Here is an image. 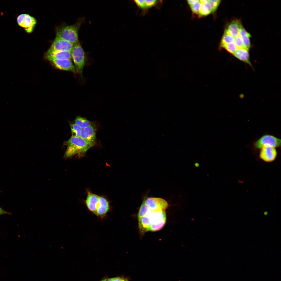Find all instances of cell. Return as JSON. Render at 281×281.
Segmentation results:
<instances>
[{"mask_svg":"<svg viewBox=\"0 0 281 281\" xmlns=\"http://www.w3.org/2000/svg\"><path fill=\"white\" fill-rule=\"evenodd\" d=\"M195 166L196 167H198L199 166V164L198 163H195L194 164Z\"/></svg>","mask_w":281,"mask_h":281,"instance_id":"obj_32","label":"cell"},{"mask_svg":"<svg viewBox=\"0 0 281 281\" xmlns=\"http://www.w3.org/2000/svg\"><path fill=\"white\" fill-rule=\"evenodd\" d=\"M211 13H212V9L209 0L202 4L200 11L199 14L200 16H205Z\"/></svg>","mask_w":281,"mask_h":281,"instance_id":"obj_18","label":"cell"},{"mask_svg":"<svg viewBox=\"0 0 281 281\" xmlns=\"http://www.w3.org/2000/svg\"><path fill=\"white\" fill-rule=\"evenodd\" d=\"M45 57L48 60L51 59H61L72 60V59L71 52L55 50L49 48L45 54Z\"/></svg>","mask_w":281,"mask_h":281,"instance_id":"obj_11","label":"cell"},{"mask_svg":"<svg viewBox=\"0 0 281 281\" xmlns=\"http://www.w3.org/2000/svg\"><path fill=\"white\" fill-rule=\"evenodd\" d=\"M277 154L276 148L271 146H265L260 149L259 156L265 162H269L275 160Z\"/></svg>","mask_w":281,"mask_h":281,"instance_id":"obj_10","label":"cell"},{"mask_svg":"<svg viewBox=\"0 0 281 281\" xmlns=\"http://www.w3.org/2000/svg\"><path fill=\"white\" fill-rule=\"evenodd\" d=\"M9 213L8 212L5 211L0 207V215Z\"/></svg>","mask_w":281,"mask_h":281,"instance_id":"obj_31","label":"cell"},{"mask_svg":"<svg viewBox=\"0 0 281 281\" xmlns=\"http://www.w3.org/2000/svg\"><path fill=\"white\" fill-rule=\"evenodd\" d=\"M239 35L241 38L245 48L249 50L251 47L250 38L251 35L245 30L242 25L239 30Z\"/></svg>","mask_w":281,"mask_h":281,"instance_id":"obj_17","label":"cell"},{"mask_svg":"<svg viewBox=\"0 0 281 281\" xmlns=\"http://www.w3.org/2000/svg\"><path fill=\"white\" fill-rule=\"evenodd\" d=\"M234 43L238 48L246 49L244 46L242 40L239 34L238 36L234 38Z\"/></svg>","mask_w":281,"mask_h":281,"instance_id":"obj_26","label":"cell"},{"mask_svg":"<svg viewBox=\"0 0 281 281\" xmlns=\"http://www.w3.org/2000/svg\"><path fill=\"white\" fill-rule=\"evenodd\" d=\"M138 220L139 229L141 232L145 233L148 231H157L164 225L166 215L165 211H152Z\"/></svg>","mask_w":281,"mask_h":281,"instance_id":"obj_1","label":"cell"},{"mask_svg":"<svg viewBox=\"0 0 281 281\" xmlns=\"http://www.w3.org/2000/svg\"><path fill=\"white\" fill-rule=\"evenodd\" d=\"M234 37L224 33L221 40L220 46L234 43Z\"/></svg>","mask_w":281,"mask_h":281,"instance_id":"obj_22","label":"cell"},{"mask_svg":"<svg viewBox=\"0 0 281 281\" xmlns=\"http://www.w3.org/2000/svg\"><path fill=\"white\" fill-rule=\"evenodd\" d=\"M72 136L80 137L82 129L79 125L75 123H70Z\"/></svg>","mask_w":281,"mask_h":281,"instance_id":"obj_21","label":"cell"},{"mask_svg":"<svg viewBox=\"0 0 281 281\" xmlns=\"http://www.w3.org/2000/svg\"><path fill=\"white\" fill-rule=\"evenodd\" d=\"M74 44L68 41L56 37L49 49L55 50L71 52Z\"/></svg>","mask_w":281,"mask_h":281,"instance_id":"obj_9","label":"cell"},{"mask_svg":"<svg viewBox=\"0 0 281 281\" xmlns=\"http://www.w3.org/2000/svg\"><path fill=\"white\" fill-rule=\"evenodd\" d=\"M233 55L239 60L252 67L248 50L245 48H238Z\"/></svg>","mask_w":281,"mask_h":281,"instance_id":"obj_16","label":"cell"},{"mask_svg":"<svg viewBox=\"0 0 281 281\" xmlns=\"http://www.w3.org/2000/svg\"><path fill=\"white\" fill-rule=\"evenodd\" d=\"M109 202L103 196H99L98 203L95 215L103 218L105 217L110 210Z\"/></svg>","mask_w":281,"mask_h":281,"instance_id":"obj_12","label":"cell"},{"mask_svg":"<svg viewBox=\"0 0 281 281\" xmlns=\"http://www.w3.org/2000/svg\"><path fill=\"white\" fill-rule=\"evenodd\" d=\"M146 11L148 9L154 7L158 3V1L156 0H144Z\"/></svg>","mask_w":281,"mask_h":281,"instance_id":"obj_25","label":"cell"},{"mask_svg":"<svg viewBox=\"0 0 281 281\" xmlns=\"http://www.w3.org/2000/svg\"><path fill=\"white\" fill-rule=\"evenodd\" d=\"M96 129L92 124L82 129L80 137L91 143L95 144Z\"/></svg>","mask_w":281,"mask_h":281,"instance_id":"obj_13","label":"cell"},{"mask_svg":"<svg viewBox=\"0 0 281 281\" xmlns=\"http://www.w3.org/2000/svg\"><path fill=\"white\" fill-rule=\"evenodd\" d=\"M281 139L273 135L269 134L263 135L257 140L254 144L256 149H259L265 146L277 148L280 146Z\"/></svg>","mask_w":281,"mask_h":281,"instance_id":"obj_5","label":"cell"},{"mask_svg":"<svg viewBox=\"0 0 281 281\" xmlns=\"http://www.w3.org/2000/svg\"><path fill=\"white\" fill-rule=\"evenodd\" d=\"M201 5L202 4L199 0V1L196 3L190 6L191 11L194 13L199 15L200 11Z\"/></svg>","mask_w":281,"mask_h":281,"instance_id":"obj_24","label":"cell"},{"mask_svg":"<svg viewBox=\"0 0 281 281\" xmlns=\"http://www.w3.org/2000/svg\"><path fill=\"white\" fill-rule=\"evenodd\" d=\"M56 68L76 73L75 67L72 60L66 59H51L48 60Z\"/></svg>","mask_w":281,"mask_h":281,"instance_id":"obj_8","label":"cell"},{"mask_svg":"<svg viewBox=\"0 0 281 281\" xmlns=\"http://www.w3.org/2000/svg\"><path fill=\"white\" fill-rule=\"evenodd\" d=\"M67 145L64 157L67 158L78 155L83 156L94 144L90 143L80 137L72 136L65 143Z\"/></svg>","mask_w":281,"mask_h":281,"instance_id":"obj_2","label":"cell"},{"mask_svg":"<svg viewBox=\"0 0 281 281\" xmlns=\"http://www.w3.org/2000/svg\"><path fill=\"white\" fill-rule=\"evenodd\" d=\"M220 46L221 48L225 49L228 52L232 55L238 49L237 47L234 42L222 45Z\"/></svg>","mask_w":281,"mask_h":281,"instance_id":"obj_23","label":"cell"},{"mask_svg":"<svg viewBox=\"0 0 281 281\" xmlns=\"http://www.w3.org/2000/svg\"><path fill=\"white\" fill-rule=\"evenodd\" d=\"M242 25L239 20H233L228 25L224 33L235 38L238 35L239 30Z\"/></svg>","mask_w":281,"mask_h":281,"instance_id":"obj_15","label":"cell"},{"mask_svg":"<svg viewBox=\"0 0 281 281\" xmlns=\"http://www.w3.org/2000/svg\"><path fill=\"white\" fill-rule=\"evenodd\" d=\"M210 4L212 9V12L216 11L221 1L219 0H209Z\"/></svg>","mask_w":281,"mask_h":281,"instance_id":"obj_27","label":"cell"},{"mask_svg":"<svg viewBox=\"0 0 281 281\" xmlns=\"http://www.w3.org/2000/svg\"><path fill=\"white\" fill-rule=\"evenodd\" d=\"M134 2L140 9L144 12L146 11L144 0H135Z\"/></svg>","mask_w":281,"mask_h":281,"instance_id":"obj_28","label":"cell"},{"mask_svg":"<svg viewBox=\"0 0 281 281\" xmlns=\"http://www.w3.org/2000/svg\"><path fill=\"white\" fill-rule=\"evenodd\" d=\"M71 52L76 73L81 75L86 64V56L85 52L79 42L74 44Z\"/></svg>","mask_w":281,"mask_h":281,"instance_id":"obj_4","label":"cell"},{"mask_svg":"<svg viewBox=\"0 0 281 281\" xmlns=\"http://www.w3.org/2000/svg\"><path fill=\"white\" fill-rule=\"evenodd\" d=\"M75 123L82 129L92 124L91 122L80 117H78L75 120Z\"/></svg>","mask_w":281,"mask_h":281,"instance_id":"obj_20","label":"cell"},{"mask_svg":"<svg viewBox=\"0 0 281 281\" xmlns=\"http://www.w3.org/2000/svg\"><path fill=\"white\" fill-rule=\"evenodd\" d=\"M143 201L153 211H165L168 206L167 202L161 198L148 197Z\"/></svg>","mask_w":281,"mask_h":281,"instance_id":"obj_6","label":"cell"},{"mask_svg":"<svg viewBox=\"0 0 281 281\" xmlns=\"http://www.w3.org/2000/svg\"><path fill=\"white\" fill-rule=\"evenodd\" d=\"M152 211L143 201L140 208L138 215V219L150 213Z\"/></svg>","mask_w":281,"mask_h":281,"instance_id":"obj_19","label":"cell"},{"mask_svg":"<svg viewBox=\"0 0 281 281\" xmlns=\"http://www.w3.org/2000/svg\"><path fill=\"white\" fill-rule=\"evenodd\" d=\"M84 18L79 19L74 24L67 25L58 30L56 37L68 41L74 44L79 42L78 32L84 21Z\"/></svg>","mask_w":281,"mask_h":281,"instance_id":"obj_3","label":"cell"},{"mask_svg":"<svg viewBox=\"0 0 281 281\" xmlns=\"http://www.w3.org/2000/svg\"><path fill=\"white\" fill-rule=\"evenodd\" d=\"M199 1L197 0H188L187 1L188 3L190 6L195 4Z\"/></svg>","mask_w":281,"mask_h":281,"instance_id":"obj_30","label":"cell"},{"mask_svg":"<svg viewBox=\"0 0 281 281\" xmlns=\"http://www.w3.org/2000/svg\"><path fill=\"white\" fill-rule=\"evenodd\" d=\"M17 21L18 25L24 28L26 31L28 33L31 32L36 23V20L34 17L26 14L18 15Z\"/></svg>","mask_w":281,"mask_h":281,"instance_id":"obj_7","label":"cell"},{"mask_svg":"<svg viewBox=\"0 0 281 281\" xmlns=\"http://www.w3.org/2000/svg\"><path fill=\"white\" fill-rule=\"evenodd\" d=\"M99 196L90 192L88 193L85 204L88 210L95 215L98 207Z\"/></svg>","mask_w":281,"mask_h":281,"instance_id":"obj_14","label":"cell"},{"mask_svg":"<svg viewBox=\"0 0 281 281\" xmlns=\"http://www.w3.org/2000/svg\"><path fill=\"white\" fill-rule=\"evenodd\" d=\"M100 281H128L127 279L122 277H117L110 278H106Z\"/></svg>","mask_w":281,"mask_h":281,"instance_id":"obj_29","label":"cell"}]
</instances>
